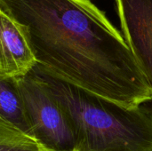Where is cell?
I'll return each mask as SVG.
<instances>
[{"label":"cell","instance_id":"obj_1","mask_svg":"<svg viewBox=\"0 0 152 151\" xmlns=\"http://www.w3.org/2000/svg\"><path fill=\"white\" fill-rule=\"evenodd\" d=\"M26 28L33 70L128 109L152 99V87L122 33L91 0H0Z\"/></svg>","mask_w":152,"mask_h":151},{"label":"cell","instance_id":"obj_6","mask_svg":"<svg viewBox=\"0 0 152 151\" xmlns=\"http://www.w3.org/2000/svg\"><path fill=\"white\" fill-rule=\"evenodd\" d=\"M0 117L32 136L24 104L12 78L0 77Z\"/></svg>","mask_w":152,"mask_h":151},{"label":"cell","instance_id":"obj_4","mask_svg":"<svg viewBox=\"0 0 152 151\" xmlns=\"http://www.w3.org/2000/svg\"><path fill=\"white\" fill-rule=\"evenodd\" d=\"M121 33L152 87V0H115ZM143 108L152 118V99Z\"/></svg>","mask_w":152,"mask_h":151},{"label":"cell","instance_id":"obj_7","mask_svg":"<svg viewBox=\"0 0 152 151\" xmlns=\"http://www.w3.org/2000/svg\"><path fill=\"white\" fill-rule=\"evenodd\" d=\"M0 151H52L0 117Z\"/></svg>","mask_w":152,"mask_h":151},{"label":"cell","instance_id":"obj_2","mask_svg":"<svg viewBox=\"0 0 152 151\" xmlns=\"http://www.w3.org/2000/svg\"><path fill=\"white\" fill-rule=\"evenodd\" d=\"M35 71V70H34ZM72 128L75 151H152V118L38 73Z\"/></svg>","mask_w":152,"mask_h":151},{"label":"cell","instance_id":"obj_5","mask_svg":"<svg viewBox=\"0 0 152 151\" xmlns=\"http://www.w3.org/2000/svg\"><path fill=\"white\" fill-rule=\"evenodd\" d=\"M36 66L25 27L0 9V77H24Z\"/></svg>","mask_w":152,"mask_h":151},{"label":"cell","instance_id":"obj_3","mask_svg":"<svg viewBox=\"0 0 152 151\" xmlns=\"http://www.w3.org/2000/svg\"><path fill=\"white\" fill-rule=\"evenodd\" d=\"M21 97L32 136L52 151H75L72 128L44 78L32 70L12 78Z\"/></svg>","mask_w":152,"mask_h":151}]
</instances>
